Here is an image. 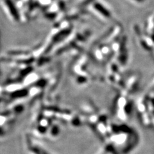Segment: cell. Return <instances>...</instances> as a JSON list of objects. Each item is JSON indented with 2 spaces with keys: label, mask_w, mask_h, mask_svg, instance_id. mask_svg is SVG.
Returning a JSON list of instances; mask_svg holds the SVG:
<instances>
[{
  "label": "cell",
  "mask_w": 154,
  "mask_h": 154,
  "mask_svg": "<svg viewBox=\"0 0 154 154\" xmlns=\"http://www.w3.org/2000/svg\"><path fill=\"white\" fill-rule=\"evenodd\" d=\"M95 7H96V8H97V9L100 10L99 11H100L102 14H103L105 16H107V17H109V16H110L109 13L107 11H106V10H105L104 8H103L102 7H101L100 5H99V4H96Z\"/></svg>",
  "instance_id": "1"
}]
</instances>
